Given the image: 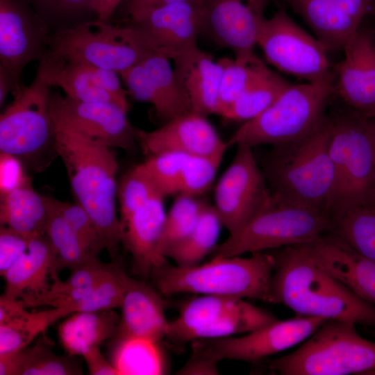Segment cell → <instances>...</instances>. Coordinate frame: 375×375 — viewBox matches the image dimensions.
Segmentation results:
<instances>
[{"mask_svg": "<svg viewBox=\"0 0 375 375\" xmlns=\"http://www.w3.org/2000/svg\"><path fill=\"white\" fill-rule=\"evenodd\" d=\"M368 131L375 157V118L368 119Z\"/></svg>", "mask_w": 375, "mask_h": 375, "instance_id": "obj_51", "label": "cell"}, {"mask_svg": "<svg viewBox=\"0 0 375 375\" xmlns=\"http://www.w3.org/2000/svg\"><path fill=\"white\" fill-rule=\"evenodd\" d=\"M74 311L67 307H53L40 312L26 310L18 318L0 325V355L22 351L57 320Z\"/></svg>", "mask_w": 375, "mask_h": 375, "instance_id": "obj_33", "label": "cell"}, {"mask_svg": "<svg viewBox=\"0 0 375 375\" xmlns=\"http://www.w3.org/2000/svg\"><path fill=\"white\" fill-rule=\"evenodd\" d=\"M164 197L160 194L150 199L123 225L122 243L132 255L135 272L145 277L167 262L161 249L167 215Z\"/></svg>", "mask_w": 375, "mask_h": 375, "instance_id": "obj_22", "label": "cell"}, {"mask_svg": "<svg viewBox=\"0 0 375 375\" xmlns=\"http://www.w3.org/2000/svg\"><path fill=\"white\" fill-rule=\"evenodd\" d=\"M327 319L316 317L276 319L247 334L192 341V356L217 363L224 360L256 362L310 338Z\"/></svg>", "mask_w": 375, "mask_h": 375, "instance_id": "obj_12", "label": "cell"}, {"mask_svg": "<svg viewBox=\"0 0 375 375\" xmlns=\"http://www.w3.org/2000/svg\"><path fill=\"white\" fill-rule=\"evenodd\" d=\"M74 374H82V370L72 356L57 355L43 340L23 350V364L19 375Z\"/></svg>", "mask_w": 375, "mask_h": 375, "instance_id": "obj_38", "label": "cell"}, {"mask_svg": "<svg viewBox=\"0 0 375 375\" xmlns=\"http://www.w3.org/2000/svg\"><path fill=\"white\" fill-rule=\"evenodd\" d=\"M303 244L324 270L375 307V261L332 233Z\"/></svg>", "mask_w": 375, "mask_h": 375, "instance_id": "obj_21", "label": "cell"}, {"mask_svg": "<svg viewBox=\"0 0 375 375\" xmlns=\"http://www.w3.org/2000/svg\"><path fill=\"white\" fill-rule=\"evenodd\" d=\"M138 142L147 155L176 151L190 156L225 153L228 147L206 117L192 111L151 131L137 130Z\"/></svg>", "mask_w": 375, "mask_h": 375, "instance_id": "obj_20", "label": "cell"}, {"mask_svg": "<svg viewBox=\"0 0 375 375\" xmlns=\"http://www.w3.org/2000/svg\"><path fill=\"white\" fill-rule=\"evenodd\" d=\"M56 209L67 220L88 251L99 257L106 249L104 241L89 214L78 203L72 204L51 198Z\"/></svg>", "mask_w": 375, "mask_h": 375, "instance_id": "obj_42", "label": "cell"}, {"mask_svg": "<svg viewBox=\"0 0 375 375\" xmlns=\"http://www.w3.org/2000/svg\"><path fill=\"white\" fill-rule=\"evenodd\" d=\"M23 350L0 355V375H19Z\"/></svg>", "mask_w": 375, "mask_h": 375, "instance_id": "obj_48", "label": "cell"}, {"mask_svg": "<svg viewBox=\"0 0 375 375\" xmlns=\"http://www.w3.org/2000/svg\"><path fill=\"white\" fill-rule=\"evenodd\" d=\"M49 49L66 61L118 74L140 63L151 54L161 53L135 28L113 25L97 19L51 33Z\"/></svg>", "mask_w": 375, "mask_h": 375, "instance_id": "obj_8", "label": "cell"}, {"mask_svg": "<svg viewBox=\"0 0 375 375\" xmlns=\"http://www.w3.org/2000/svg\"><path fill=\"white\" fill-rule=\"evenodd\" d=\"M190 155L167 151L150 156L144 165L164 197L178 194L179 185Z\"/></svg>", "mask_w": 375, "mask_h": 375, "instance_id": "obj_39", "label": "cell"}, {"mask_svg": "<svg viewBox=\"0 0 375 375\" xmlns=\"http://www.w3.org/2000/svg\"><path fill=\"white\" fill-rule=\"evenodd\" d=\"M24 165L17 158L0 153V196H5L21 185L28 177L25 175Z\"/></svg>", "mask_w": 375, "mask_h": 375, "instance_id": "obj_45", "label": "cell"}, {"mask_svg": "<svg viewBox=\"0 0 375 375\" xmlns=\"http://www.w3.org/2000/svg\"><path fill=\"white\" fill-rule=\"evenodd\" d=\"M281 375H348L375 371V342L356 324L328 319L295 351L272 360Z\"/></svg>", "mask_w": 375, "mask_h": 375, "instance_id": "obj_7", "label": "cell"}, {"mask_svg": "<svg viewBox=\"0 0 375 375\" xmlns=\"http://www.w3.org/2000/svg\"><path fill=\"white\" fill-rule=\"evenodd\" d=\"M27 1L49 26L56 30L82 23L81 19L86 14H94L92 0Z\"/></svg>", "mask_w": 375, "mask_h": 375, "instance_id": "obj_41", "label": "cell"}, {"mask_svg": "<svg viewBox=\"0 0 375 375\" xmlns=\"http://www.w3.org/2000/svg\"><path fill=\"white\" fill-rule=\"evenodd\" d=\"M178 374H218L217 364L199 358L190 356L181 368Z\"/></svg>", "mask_w": 375, "mask_h": 375, "instance_id": "obj_47", "label": "cell"}, {"mask_svg": "<svg viewBox=\"0 0 375 375\" xmlns=\"http://www.w3.org/2000/svg\"><path fill=\"white\" fill-rule=\"evenodd\" d=\"M222 67L217 115L222 116L227 108L252 84L262 77L269 69L256 53L235 56V58L219 59Z\"/></svg>", "mask_w": 375, "mask_h": 375, "instance_id": "obj_30", "label": "cell"}, {"mask_svg": "<svg viewBox=\"0 0 375 375\" xmlns=\"http://www.w3.org/2000/svg\"><path fill=\"white\" fill-rule=\"evenodd\" d=\"M272 70L247 88L223 113L227 121L247 122L271 106L291 85Z\"/></svg>", "mask_w": 375, "mask_h": 375, "instance_id": "obj_32", "label": "cell"}, {"mask_svg": "<svg viewBox=\"0 0 375 375\" xmlns=\"http://www.w3.org/2000/svg\"><path fill=\"white\" fill-rule=\"evenodd\" d=\"M49 217L45 237L57 258L58 273L65 268L70 270L98 258L89 253L67 220L47 197Z\"/></svg>", "mask_w": 375, "mask_h": 375, "instance_id": "obj_34", "label": "cell"}, {"mask_svg": "<svg viewBox=\"0 0 375 375\" xmlns=\"http://www.w3.org/2000/svg\"><path fill=\"white\" fill-rule=\"evenodd\" d=\"M128 25L163 55L174 59L197 46L203 22L197 0H186L133 13Z\"/></svg>", "mask_w": 375, "mask_h": 375, "instance_id": "obj_17", "label": "cell"}, {"mask_svg": "<svg viewBox=\"0 0 375 375\" xmlns=\"http://www.w3.org/2000/svg\"><path fill=\"white\" fill-rule=\"evenodd\" d=\"M119 75L127 88V92L138 101L151 104L160 117L161 101L149 73L142 63L126 69Z\"/></svg>", "mask_w": 375, "mask_h": 375, "instance_id": "obj_43", "label": "cell"}, {"mask_svg": "<svg viewBox=\"0 0 375 375\" xmlns=\"http://www.w3.org/2000/svg\"><path fill=\"white\" fill-rule=\"evenodd\" d=\"M272 276V303L297 315L375 328V307L324 270L303 243L278 249Z\"/></svg>", "mask_w": 375, "mask_h": 375, "instance_id": "obj_1", "label": "cell"}, {"mask_svg": "<svg viewBox=\"0 0 375 375\" xmlns=\"http://www.w3.org/2000/svg\"><path fill=\"white\" fill-rule=\"evenodd\" d=\"M119 316L113 309L74 312L58 326L60 342L69 355L85 352L112 339L117 333Z\"/></svg>", "mask_w": 375, "mask_h": 375, "instance_id": "obj_26", "label": "cell"}, {"mask_svg": "<svg viewBox=\"0 0 375 375\" xmlns=\"http://www.w3.org/2000/svg\"><path fill=\"white\" fill-rule=\"evenodd\" d=\"M126 14L129 16L142 10L186 0H125Z\"/></svg>", "mask_w": 375, "mask_h": 375, "instance_id": "obj_50", "label": "cell"}, {"mask_svg": "<svg viewBox=\"0 0 375 375\" xmlns=\"http://www.w3.org/2000/svg\"><path fill=\"white\" fill-rule=\"evenodd\" d=\"M165 305L156 290L127 276L122 315L112 341L135 338L160 342L166 338L169 325Z\"/></svg>", "mask_w": 375, "mask_h": 375, "instance_id": "obj_23", "label": "cell"}, {"mask_svg": "<svg viewBox=\"0 0 375 375\" xmlns=\"http://www.w3.org/2000/svg\"><path fill=\"white\" fill-rule=\"evenodd\" d=\"M58 271L57 258L45 235L31 239L28 250L3 276L6 281L4 294L24 299L47 292L49 278Z\"/></svg>", "mask_w": 375, "mask_h": 375, "instance_id": "obj_25", "label": "cell"}, {"mask_svg": "<svg viewBox=\"0 0 375 375\" xmlns=\"http://www.w3.org/2000/svg\"><path fill=\"white\" fill-rule=\"evenodd\" d=\"M174 71L184 87L192 111L203 116L217 115L222 67L218 60L197 46L174 59Z\"/></svg>", "mask_w": 375, "mask_h": 375, "instance_id": "obj_24", "label": "cell"}, {"mask_svg": "<svg viewBox=\"0 0 375 375\" xmlns=\"http://www.w3.org/2000/svg\"><path fill=\"white\" fill-rule=\"evenodd\" d=\"M333 226L325 210L275 199L271 207L217 245L212 255L231 257L301 244L331 233Z\"/></svg>", "mask_w": 375, "mask_h": 375, "instance_id": "obj_10", "label": "cell"}, {"mask_svg": "<svg viewBox=\"0 0 375 375\" xmlns=\"http://www.w3.org/2000/svg\"><path fill=\"white\" fill-rule=\"evenodd\" d=\"M331 138L327 115L307 136L272 146L261 169L276 200L326 211L334 181Z\"/></svg>", "mask_w": 375, "mask_h": 375, "instance_id": "obj_2", "label": "cell"}, {"mask_svg": "<svg viewBox=\"0 0 375 375\" xmlns=\"http://www.w3.org/2000/svg\"><path fill=\"white\" fill-rule=\"evenodd\" d=\"M275 265L274 254L260 251L249 258L215 256L207 263L190 267L167 262L153 269L150 276L164 295L190 292L272 303L270 285Z\"/></svg>", "mask_w": 375, "mask_h": 375, "instance_id": "obj_4", "label": "cell"}, {"mask_svg": "<svg viewBox=\"0 0 375 375\" xmlns=\"http://www.w3.org/2000/svg\"><path fill=\"white\" fill-rule=\"evenodd\" d=\"M372 206H375V201H374V204Z\"/></svg>", "mask_w": 375, "mask_h": 375, "instance_id": "obj_52", "label": "cell"}, {"mask_svg": "<svg viewBox=\"0 0 375 375\" xmlns=\"http://www.w3.org/2000/svg\"><path fill=\"white\" fill-rule=\"evenodd\" d=\"M278 1L303 19L327 51L343 50L362 22L375 15V0Z\"/></svg>", "mask_w": 375, "mask_h": 375, "instance_id": "obj_19", "label": "cell"}, {"mask_svg": "<svg viewBox=\"0 0 375 375\" xmlns=\"http://www.w3.org/2000/svg\"><path fill=\"white\" fill-rule=\"evenodd\" d=\"M206 204L198 197L178 194L166 215L161 247L165 258L190 233Z\"/></svg>", "mask_w": 375, "mask_h": 375, "instance_id": "obj_36", "label": "cell"}, {"mask_svg": "<svg viewBox=\"0 0 375 375\" xmlns=\"http://www.w3.org/2000/svg\"><path fill=\"white\" fill-rule=\"evenodd\" d=\"M91 375H119L118 371L102 355L99 347H94L82 356Z\"/></svg>", "mask_w": 375, "mask_h": 375, "instance_id": "obj_46", "label": "cell"}, {"mask_svg": "<svg viewBox=\"0 0 375 375\" xmlns=\"http://www.w3.org/2000/svg\"><path fill=\"white\" fill-rule=\"evenodd\" d=\"M160 194L162 195L144 163L131 169L124 176L118 190L122 228L124 224L137 209Z\"/></svg>", "mask_w": 375, "mask_h": 375, "instance_id": "obj_37", "label": "cell"}, {"mask_svg": "<svg viewBox=\"0 0 375 375\" xmlns=\"http://www.w3.org/2000/svg\"></svg>", "mask_w": 375, "mask_h": 375, "instance_id": "obj_53", "label": "cell"}, {"mask_svg": "<svg viewBox=\"0 0 375 375\" xmlns=\"http://www.w3.org/2000/svg\"><path fill=\"white\" fill-rule=\"evenodd\" d=\"M333 83L291 85L257 117L245 122L226 142L228 147L280 145L303 138L325 119Z\"/></svg>", "mask_w": 375, "mask_h": 375, "instance_id": "obj_9", "label": "cell"}, {"mask_svg": "<svg viewBox=\"0 0 375 375\" xmlns=\"http://www.w3.org/2000/svg\"><path fill=\"white\" fill-rule=\"evenodd\" d=\"M224 153L212 156H190L184 167L178 194L198 197L213 183Z\"/></svg>", "mask_w": 375, "mask_h": 375, "instance_id": "obj_40", "label": "cell"}, {"mask_svg": "<svg viewBox=\"0 0 375 375\" xmlns=\"http://www.w3.org/2000/svg\"><path fill=\"white\" fill-rule=\"evenodd\" d=\"M29 238L1 225L0 227V274L3 276L11 266L28 250Z\"/></svg>", "mask_w": 375, "mask_h": 375, "instance_id": "obj_44", "label": "cell"}, {"mask_svg": "<svg viewBox=\"0 0 375 375\" xmlns=\"http://www.w3.org/2000/svg\"><path fill=\"white\" fill-rule=\"evenodd\" d=\"M267 61L280 71L308 83H333L327 50L283 9L265 19L257 40Z\"/></svg>", "mask_w": 375, "mask_h": 375, "instance_id": "obj_11", "label": "cell"}, {"mask_svg": "<svg viewBox=\"0 0 375 375\" xmlns=\"http://www.w3.org/2000/svg\"><path fill=\"white\" fill-rule=\"evenodd\" d=\"M223 226L219 213L213 206L204 207L194 228L187 238L168 255L179 267L199 265L216 247Z\"/></svg>", "mask_w": 375, "mask_h": 375, "instance_id": "obj_31", "label": "cell"}, {"mask_svg": "<svg viewBox=\"0 0 375 375\" xmlns=\"http://www.w3.org/2000/svg\"><path fill=\"white\" fill-rule=\"evenodd\" d=\"M332 233L363 256L375 261V206H356L334 222Z\"/></svg>", "mask_w": 375, "mask_h": 375, "instance_id": "obj_35", "label": "cell"}, {"mask_svg": "<svg viewBox=\"0 0 375 375\" xmlns=\"http://www.w3.org/2000/svg\"><path fill=\"white\" fill-rule=\"evenodd\" d=\"M343 51L334 91L353 110L375 118V27L365 19Z\"/></svg>", "mask_w": 375, "mask_h": 375, "instance_id": "obj_18", "label": "cell"}, {"mask_svg": "<svg viewBox=\"0 0 375 375\" xmlns=\"http://www.w3.org/2000/svg\"><path fill=\"white\" fill-rule=\"evenodd\" d=\"M51 86L38 68L0 116V153L12 155L35 172L58 156L56 131L49 108Z\"/></svg>", "mask_w": 375, "mask_h": 375, "instance_id": "obj_6", "label": "cell"}, {"mask_svg": "<svg viewBox=\"0 0 375 375\" xmlns=\"http://www.w3.org/2000/svg\"><path fill=\"white\" fill-rule=\"evenodd\" d=\"M202 34L216 44L230 49L235 56L254 53L258 36L265 20L264 12L272 0H197Z\"/></svg>", "mask_w": 375, "mask_h": 375, "instance_id": "obj_16", "label": "cell"}, {"mask_svg": "<svg viewBox=\"0 0 375 375\" xmlns=\"http://www.w3.org/2000/svg\"><path fill=\"white\" fill-rule=\"evenodd\" d=\"M49 108L56 131L128 153L135 149L137 130L129 122L128 110L119 105L84 102L50 92Z\"/></svg>", "mask_w": 375, "mask_h": 375, "instance_id": "obj_13", "label": "cell"}, {"mask_svg": "<svg viewBox=\"0 0 375 375\" xmlns=\"http://www.w3.org/2000/svg\"><path fill=\"white\" fill-rule=\"evenodd\" d=\"M51 28L27 0H0V71L22 89L21 74L31 62L40 61L49 49Z\"/></svg>", "mask_w": 375, "mask_h": 375, "instance_id": "obj_15", "label": "cell"}, {"mask_svg": "<svg viewBox=\"0 0 375 375\" xmlns=\"http://www.w3.org/2000/svg\"><path fill=\"white\" fill-rule=\"evenodd\" d=\"M56 131V152L65 165L77 203L94 221L114 259L123 238L116 211V155L111 148Z\"/></svg>", "mask_w": 375, "mask_h": 375, "instance_id": "obj_3", "label": "cell"}, {"mask_svg": "<svg viewBox=\"0 0 375 375\" xmlns=\"http://www.w3.org/2000/svg\"><path fill=\"white\" fill-rule=\"evenodd\" d=\"M169 60L166 56L155 53L141 62L160 99V118L165 122L192 111L189 97Z\"/></svg>", "mask_w": 375, "mask_h": 375, "instance_id": "obj_29", "label": "cell"}, {"mask_svg": "<svg viewBox=\"0 0 375 375\" xmlns=\"http://www.w3.org/2000/svg\"><path fill=\"white\" fill-rule=\"evenodd\" d=\"M111 363L119 375L163 374L167 368L159 342L135 338L112 341Z\"/></svg>", "mask_w": 375, "mask_h": 375, "instance_id": "obj_28", "label": "cell"}, {"mask_svg": "<svg viewBox=\"0 0 375 375\" xmlns=\"http://www.w3.org/2000/svg\"><path fill=\"white\" fill-rule=\"evenodd\" d=\"M125 0H92V9L96 19L108 22L119 6Z\"/></svg>", "mask_w": 375, "mask_h": 375, "instance_id": "obj_49", "label": "cell"}, {"mask_svg": "<svg viewBox=\"0 0 375 375\" xmlns=\"http://www.w3.org/2000/svg\"><path fill=\"white\" fill-rule=\"evenodd\" d=\"M28 177L1 197L0 222L29 238L45 235L49 217L47 197L38 192Z\"/></svg>", "mask_w": 375, "mask_h": 375, "instance_id": "obj_27", "label": "cell"}, {"mask_svg": "<svg viewBox=\"0 0 375 375\" xmlns=\"http://www.w3.org/2000/svg\"><path fill=\"white\" fill-rule=\"evenodd\" d=\"M334 181L326 211L334 222L347 210L375 201V157L368 118L351 108L330 116Z\"/></svg>", "mask_w": 375, "mask_h": 375, "instance_id": "obj_5", "label": "cell"}, {"mask_svg": "<svg viewBox=\"0 0 375 375\" xmlns=\"http://www.w3.org/2000/svg\"><path fill=\"white\" fill-rule=\"evenodd\" d=\"M215 191V208L230 235L241 230L275 199L253 151L238 144Z\"/></svg>", "mask_w": 375, "mask_h": 375, "instance_id": "obj_14", "label": "cell"}]
</instances>
